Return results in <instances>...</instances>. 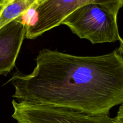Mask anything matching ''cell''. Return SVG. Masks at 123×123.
<instances>
[{"label": "cell", "mask_w": 123, "mask_h": 123, "mask_svg": "<svg viewBox=\"0 0 123 123\" xmlns=\"http://www.w3.org/2000/svg\"><path fill=\"white\" fill-rule=\"evenodd\" d=\"M42 0H4L0 12V28L16 19H24Z\"/></svg>", "instance_id": "cell-5"}, {"label": "cell", "mask_w": 123, "mask_h": 123, "mask_svg": "<svg viewBox=\"0 0 123 123\" xmlns=\"http://www.w3.org/2000/svg\"><path fill=\"white\" fill-rule=\"evenodd\" d=\"M80 38L92 44L114 43L120 40L117 18L97 4L77 8L61 22Z\"/></svg>", "instance_id": "cell-2"}, {"label": "cell", "mask_w": 123, "mask_h": 123, "mask_svg": "<svg viewBox=\"0 0 123 123\" xmlns=\"http://www.w3.org/2000/svg\"><path fill=\"white\" fill-rule=\"evenodd\" d=\"M119 41H120V46H119V48L117 50L123 56V40L121 38Z\"/></svg>", "instance_id": "cell-7"}, {"label": "cell", "mask_w": 123, "mask_h": 123, "mask_svg": "<svg viewBox=\"0 0 123 123\" xmlns=\"http://www.w3.org/2000/svg\"><path fill=\"white\" fill-rule=\"evenodd\" d=\"M29 74L10 79L19 102L109 115L123 103V56L117 50L100 56H76L43 49Z\"/></svg>", "instance_id": "cell-1"}, {"label": "cell", "mask_w": 123, "mask_h": 123, "mask_svg": "<svg viewBox=\"0 0 123 123\" xmlns=\"http://www.w3.org/2000/svg\"><path fill=\"white\" fill-rule=\"evenodd\" d=\"M25 33L26 24L22 18L0 28V75H7L14 67Z\"/></svg>", "instance_id": "cell-4"}, {"label": "cell", "mask_w": 123, "mask_h": 123, "mask_svg": "<svg viewBox=\"0 0 123 123\" xmlns=\"http://www.w3.org/2000/svg\"><path fill=\"white\" fill-rule=\"evenodd\" d=\"M1 7H2V5L0 6V12H1Z\"/></svg>", "instance_id": "cell-9"}, {"label": "cell", "mask_w": 123, "mask_h": 123, "mask_svg": "<svg viewBox=\"0 0 123 123\" xmlns=\"http://www.w3.org/2000/svg\"><path fill=\"white\" fill-rule=\"evenodd\" d=\"M3 1H4V0H0V6H1V5L2 4V3H3Z\"/></svg>", "instance_id": "cell-8"}, {"label": "cell", "mask_w": 123, "mask_h": 123, "mask_svg": "<svg viewBox=\"0 0 123 123\" xmlns=\"http://www.w3.org/2000/svg\"><path fill=\"white\" fill-rule=\"evenodd\" d=\"M97 4L117 18L123 0H42L34 10V19L26 26L25 37L34 39L61 25L62 20L79 7Z\"/></svg>", "instance_id": "cell-3"}, {"label": "cell", "mask_w": 123, "mask_h": 123, "mask_svg": "<svg viewBox=\"0 0 123 123\" xmlns=\"http://www.w3.org/2000/svg\"><path fill=\"white\" fill-rule=\"evenodd\" d=\"M112 120L114 123H123V103H121L119 108L117 116Z\"/></svg>", "instance_id": "cell-6"}]
</instances>
